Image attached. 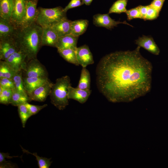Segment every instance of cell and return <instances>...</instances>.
Segmentation results:
<instances>
[{
  "mask_svg": "<svg viewBox=\"0 0 168 168\" xmlns=\"http://www.w3.org/2000/svg\"><path fill=\"white\" fill-rule=\"evenodd\" d=\"M138 46L132 51H118L103 57L96 68V85L113 102H127L145 95L151 90L152 66Z\"/></svg>",
  "mask_w": 168,
  "mask_h": 168,
  "instance_id": "1",
  "label": "cell"
},
{
  "mask_svg": "<svg viewBox=\"0 0 168 168\" xmlns=\"http://www.w3.org/2000/svg\"><path fill=\"white\" fill-rule=\"evenodd\" d=\"M43 29L35 22L18 28L15 37L19 49L26 56V61L37 58L41 45Z\"/></svg>",
  "mask_w": 168,
  "mask_h": 168,
  "instance_id": "2",
  "label": "cell"
},
{
  "mask_svg": "<svg viewBox=\"0 0 168 168\" xmlns=\"http://www.w3.org/2000/svg\"><path fill=\"white\" fill-rule=\"evenodd\" d=\"M69 76L66 75L56 79L53 83L49 95L51 103L60 110H63L69 104L68 88L71 86Z\"/></svg>",
  "mask_w": 168,
  "mask_h": 168,
  "instance_id": "3",
  "label": "cell"
},
{
  "mask_svg": "<svg viewBox=\"0 0 168 168\" xmlns=\"http://www.w3.org/2000/svg\"><path fill=\"white\" fill-rule=\"evenodd\" d=\"M38 14L35 22L42 28L51 27L67 17L66 12L61 6L47 8H38Z\"/></svg>",
  "mask_w": 168,
  "mask_h": 168,
  "instance_id": "4",
  "label": "cell"
},
{
  "mask_svg": "<svg viewBox=\"0 0 168 168\" xmlns=\"http://www.w3.org/2000/svg\"><path fill=\"white\" fill-rule=\"evenodd\" d=\"M22 71L23 77L48 78L45 67L37 58L26 61Z\"/></svg>",
  "mask_w": 168,
  "mask_h": 168,
  "instance_id": "5",
  "label": "cell"
},
{
  "mask_svg": "<svg viewBox=\"0 0 168 168\" xmlns=\"http://www.w3.org/2000/svg\"><path fill=\"white\" fill-rule=\"evenodd\" d=\"M39 0H27L25 16L18 26V28L28 26L36 22L38 14L37 5Z\"/></svg>",
  "mask_w": 168,
  "mask_h": 168,
  "instance_id": "6",
  "label": "cell"
},
{
  "mask_svg": "<svg viewBox=\"0 0 168 168\" xmlns=\"http://www.w3.org/2000/svg\"><path fill=\"white\" fill-rule=\"evenodd\" d=\"M93 23L96 26L102 27L109 30L117 26L118 24H123L133 26L126 21L123 22L115 21L111 18L109 14H97L93 16Z\"/></svg>",
  "mask_w": 168,
  "mask_h": 168,
  "instance_id": "7",
  "label": "cell"
},
{
  "mask_svg": "<svg viewBox=\"0 0 168 168\" xmlns=\"http://www.w3.org/2000/svg\"><path fill=\"white\" fill-rule=\"evenodd\" d=\"M19 50L15 38L0 40V60L5 61Z\"/></svg>",
  "mask_w": 168,
  "mask_h": 168,
  "instance_id": "8",
  "label": "cell"
},
{
  "mask_svg": "<svg viewBox=\"0 0 168 168\" xmlns=\"http://www.w3.org/2000/svg\"><path fill=\"white\" fill-rule=\"evenodd\" d=\"M18 28L11 20L0 17V40L15 38Z\"/></svg>",
  "mask_w": 168,
  "mask_h": 168,
  "instance_id": "9",
  "label": "cell"
},
{
  "mask_svg": "<svg viewBox=\"0 0 168 168\" xmlns=\"http://www.w3.org/2000/svg\"><path fill=\"white\" fill-rule=\"evenodd\" d=\"M76 52L78 62L82 67H86L94 63L92 54L87 45L77 47Z\"/></svg>",
  "mask_w": 168,
  "mask_h": 168,
  "instance_id": "10",
  "label": "cell"
},
{
  "mask_svg": "<svg viewBox=\"0 0 168 168\" xmlns=\"http://www.w3.org/2000/svg\"><path fill=\"white\" fill-rule=\"evenodd\" d=\"M26 1L27 0H13L11 20L18 27L26 14Z\"/></svg>",
  "mask_w": 168,
  "mask_h": 168,
  "instance_id": "11",
  "label": "cell"
},
{
  "mask_svg": "<svg viewBox=\"0 0 168 168\" xmlns=\"http://www.w3.org/2000/svg\"><path fill=\"white\" fill-rule=\"evenodd\" d=\"M5 61L16 72L23 68L26 62V56L19 50L12 54Z\"/></svg>",
  "mask_w": 168,
  "mask_h": 168,
  "instance_id": "12",
  "label": "cell"
},
{
  "mask_svg": "<svg viewBox=\"0 0 168 168\" xmlns=\"http://www.w3.org/2000/svg\"><path fill=\"white\" fill-rule=\"evenodd\" d=\"M53 84L50 81L33 90L28 95L31 101H44L49 95Z\"/></svg>",
  "mask_w": 168,
  "mask_h": 168,
  "instance_id": "13",
  "label": "cell"
},
{
  "mask_svg": "<svg viewBox=\"0 0 168 168\" xmlns=\"http://www.w3.org/2000/svg\"><path fill=\"white\" fill-rule=\"evenodd\" d=\"M135 43L138 46L143 48L154 55H158L160 54L158 47L151 36L143 35L139 37L135 40Z\"/></svg>",
  "mask_w": 168,
  "mask_h": 168,
  "instance_id": "14",
  "label": "cell"
},
{
  "mask_svg": "<svg viewBox=\"0 0 168 168\" xmlns=\"http://www.w3.org/2000/svg\"><path fill=\"white\" fill-rule=\"evenodd\" d=\"M91 92V90H82L73 87L71 85L68 88V97L69 99H73L81 104H84L88 99Z\"/></svg>",
  "mask_w": 168,
  "mask_h": 168,
  "instance_id": "15",
  "label": "cell"
},
{
  "mask_svg": "<svg viewBox=\"0 0 168 168\" xmlns=\"http://www.w3.org/2000/svg\"><path fill=\"white\" fill-rule=\"evenodd\" d=\"M41 45L56 47L59 37L52 27L42 28Z\"/></svg>",
  "mask_w": 168,
  "mask_h": 168,
  "instance_id": "16",
  "label": "cell"
},
{
  "mask_svg": "<svg viewBox=\"0 0 168 168\" xmlns=\"http://www.w3.org/2000/svg\"><path fill=\"white\" fill-rule=\"evenodd\" d=\"M26 91L28 95L40 86L50 82L48 78L23 77Z\"/></svg>",
  "mask_w": 168,
  "mask_h": 168,
  "instance_id": "17",
  "label": "cell"
},
{
  "mask_svg": "<svg viewBox=\"0 0 168 168\" xmlns=\"http://www.w3.org/2000/svg\"><path fill=\"white\" fill-rule=\"evenodd\" d=\"M78 38L71 34L59 37L56 48L58 50L68 48H77Z\"/></svg>",
  "mask_w": 168,
  "mask_h": 168,
  "instance_id": "18",
  "label": "cell"
},
{
  "mask_svg": "<svg viewBox=\"0 0 168 168\" xmlns=\"http://www.w3.org/2000/svg\"><path fill=\"white\" fill-rule=\"evenodd\" d=\"M72 21L66 17L52 26L59 37L70 34Z\"/></svg>",
  "mask_w": 168,
  "mask_h": 168,
  "instance_id": "19",
  "label": "cell"
},
{
  "mask_svg": "<svg viewBox=\"0 0 168 168\" xmlns=\"http://www.w3.org/2000/svg\"><path fill=\"white\" fill-rule=\"evenodd\" d=\"M89 21L86 19H79L72 21L70 34L79 37L84 33L87 29Z\"/></svg>",
  "mask_w": 168,
  "mask_h": 168,
  "instance_id": "20",
  "label": "cell"
},
{
  "mask_svg": "<svg viewBox=\"0 0 168 168\" xmlns=\"http://www.w3.org/2000/svg\"><path fill=\"white\" fill-rule=\"evenodd\" d=\"M13 5V0H0V17L11 20Z\"/></svg>",
  "mask_w": 168,
  "mask_h": 168,
  "instance_id": "21",
  "label": "cell"
},
{
  "mask_svg": "<svg viewBox=\"0 0 168 168\" xmlns=\"http://www.w3.org/2000/svg\"><path fill=\"white\" fill-rule=\"evenodd\" d=\"M77 48H68L58 50V51L60 56L66 61L76 66H78L79 65L76 52Z\"/></svg>",
  "mask_w": 168,
  "mask_h": 168,
  "instance_id": "22",
  "label": "cell"
},
{
  "mask_svg": "<svg viewBox=\"0 0 168 168\" xmlns=\"http://www.w3.org/2000/svg\"><path fill=\"white\" fill-rule=\"evenodd\" d=\"M91 76L90 73L86 67H82L77 88L84 90H90Z\"/></svg>",
  "mask_w": 168,
  "mask_h": 168,
  "instance_id": "23",
  "label": "cell"
},
{
  "mask_svg": "<svg viewBox=\"0 0 168 168\" xmlns=\"http://www.w3.org/2000/svg\"><path fill=\"white\" fill-rule=\"evenodd\" d=\"M30 101L31 100L28 96L24 95L14 89L13 91L10 104L17 106Z\"/></svg>",
  "mask_w": 168,
  "mask_h": 168,
  "instance_id": "24",
  "label": "cell"
},
{
  "mask_svg": "<svg viewBox=\"0 0 168 168\" xmlns=\"http://www.w3.org/2000/svg\"><path fill=\"white\" fill-rule=\"evenodd\" d=\"M16 72L5 61H0V78H7L12 79Z\"/></svg>",
  "mask_w": 168,
  "mask_h": 168,
  "instance_id": "25",
  "label": "cell"
},
{
  "mask_svg": "<svg viewBox=\"0 0 168 168\" xmlns=\"http://www.w3.org/2000/svg\"><path fill=\"white\" fill-rule=\"evenodd\" d=\"M12 79L15 85V90L24 95L28 96L23 83L22 70L16 72Z\"/></svg>",
  "mask_w": 168,
  "mask_h": 168,
  "instance_id": "26",
  "label": "cell"
},
{
  "mask_svg": "<svg viewBox=\"0 0 168 168\" xmlns=\"http://www.w3.org/2000/svg\"><path fill=\"white\" fill-rule=\"evenodd\" d=\"M128 0H117L114 2L109 9L108 13H116L120 14L125 12Z\"/></svg>",
  "mask_w": 168,
  "mask_h": 168,
  "instance_id": "27",
  "label": "cell"
},
{
  "mask_svg": "<svg viewBox=\"0 0 168 168\" xmlns=\"http://www.w3.org/2000/svg\"><path fill=\"white\" fill-rule=\"evenodd\" d=\"M21 147L24 153L30 154L35 156L39 168H49V167L52 163V162L50 161L51 158L49 159L45 157L40 156L37 155V153H31L28 151L23 148L21 146Z\"/></svg>",
  "mask_w": 168,
  "mask_h": 168,
  "instance_id": "28",
  "label": "cell"
},
{
  "mask_svg": "<svg viewBox=\"0 0 168 168\" xmlns=\"http://www.w3.org/2000/svg\"><path fill=\"white\" fill-rule=\"evenodd\" d=\"M17 107L18 113L22 126L23 128H24L28 119L32 115L25 104L20 105Z\"/></svg>",
  "mask_w": 168,
  "mask_h": 168,
  "instance_id": "29",
  "label": "cell"
},
{
  "mask_svg": "<svg viewBox=\"0 0 168 168\" xmlns=\"http://www.w3.org/2000/svg\"><path fill=\"white\" fill-rule=\"evenodd\" d=\"M14 90L3 89L0 87V103L5 105L10 104Z\"/></svg>",
  "mask_w": 168,
  "mask_h": 168,
  "instance_id": "30",
  "label": "cell"
},
{
  "mask_svg": "<svg viewBox=\"0 0 168 168\" xmlns=\"http://www.w3.org/2000/svg\"><path fill=\"white\" fill-rule=\"evenodd\" d=\"M125 13L127 16V20L128 21L136 18L142 19L138 6L127 10Z\"/></svg>",
  "mask_w": 168,
  "mask_h": 168,
  "instance_id": "31",
  "label": "cell"
},
{
  "mask_svg": "<svg viewBox=\"0 0 168 168\" xmlns=\"http://www.w3.org/2000/svg\"><path fill=\"white\" fill-rule=\"evenodd\" d=\"M0 87L5 89H15L13 79L7 78H0Z\"/></svg>",
  "mask_w": 168,
  "mask_h": 168,
  "instance_id": "32",
  "label": "cell"
},
{
  "mask_svg": "<svg viewBox=\"0 0 168 168\" xmlns=\"http://www.w3.org/2000/svg\"><path fill=\"white\" fill-rule=\"evenodd\" d=\"M25 105L32 115L38 113L40 110L47 106V104L42 105H35L30 104L29 102L26 103Z\"/></svg>",
  "mask_w": 168,
  "mask_h": 168,
  "instance_id": "33",
  "label": "cell"
},
{
  "mask_svg": "<svg viewBox=\"0 0 168 168\" xmlns=\"http://www.w3.org/2000/svg\"><path fill=\"white\" fill-rule=\"evenodd\" d=\"M159 13L156 9L149 5L144 20H152L156 19L159 16Z\"/></svg>",
  "mask_w": 168,
  "mask_h": 168,
  "instance_id": "34",
  "label": "cell"
},
{
  "mask_svg": "<svg viewBox=\"0 0 168 168\" xmlns=\"http://www.w3.org/2000/svg\"><path fill=\"white\" fill-rule=\"evenodd\" d=\"M83 4L82 0H71L68 5L64 8V10L67 12L70 9L79 7Z\"/></svg>",
  "mask_w": 168,
  "mask_h": 168,
  "instance_id": "35",
  "label": "cell"
},
{
  "mask_svg": "<svg viewBox=\"0 0 168 168\" xmlns=\"http://www.w3.org/2000/svg\"><path fill=\"white\" fill-rule=\"evenodd\" d=\"M165 0H153L149 5L160 12Z\"/></svg>",
  "mask_w": 168,
  "mask_h": 168,
  "instance_id": "36",
  "label": "cell"
},
{
  "mask_svg": "<svg viewBox=\"0 0 168 168\" xmlns=\"http://www.w3.org/2000/svg\"><path fill=\"white\" fill-rule=\"evenodd\" d=\"M15 157H20L17 156H10L8 153L0 152V164L3 163L7 162L6 159H11Z\"/></svg>",
  "mask_w": 168,
  "mask_h": 168,
  "instance_id": "37",
  "label": "cell"
},
{
  "mask_svg": "<svg viewBox=\"0 0 168 168\" xmlns=\"http://www.w3.org/2000/svg\"><path fill=\"white\" fill-rule=\"evenodd\" d=\"M148 7L149 5L147 6L139 5L138 6L142 19L144 20H145Z\"/></svg>",
  "mask_w": 168,
  "mask_h": 168,
  "instance_id": "38",
  "label": "cell"
},
{
  "mask_svg": "<svg viewBox=\"0 0 168 168\" xmlns=\"http://www.w3.org/2000/svg\"><path fill=\"white\" fill-rule=\"evenodd\" d=\"M16 166L14 164L8 161L5 163L0 164V167L1 168H14L16 167Z\"/></svg>",
  "mask_w": 168,
  "mask_h": 168,
  "instance_id": "39",
  "label": "cell"
},
{
  "mask_svg": "<svg viewBox=\"0 0 168 168\" xmlns=\"http://www.w3.org/2000/svg\"><path fill=\"white\" fill-rule=\"evenodd\" d=\"M92 1L93 0H82L83 4L87 6L90 5Z\"/></svg>",
  "mask_w": 168,
  "mask_h": 168,
  "instance_id": "40",
  "label": "cell"
}]
</instances>
